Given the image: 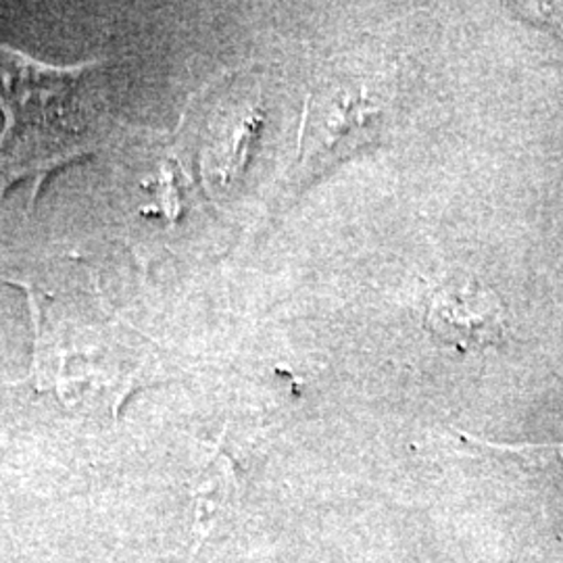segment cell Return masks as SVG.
I'll return each instance as SVG.
<instances>
[{
    "instance_id": "4",
    "label": "cell",
    "mask_w": 563,
    "mask_h": 563,
    "mask_svg": "<svg viewBox=\"0 0 563 563\" xmlns=\"http://www.w3.org/2000/svg\"><path fill=\"white\" fill-rule=\"evenodd\" d=\"M462 441H465V443L483 444L486 449H493L495 453L511 455V457H516L518 462L532 467V470L563 474V443L501 444L472 439L470 434H462Z\"/></svg>"
},
{
    "instance_id": "1",
    "label": "cell",
    "mask_w": 563,
    "mask_h": 563,
    "mask_svg": "<svg viewBox=\"0 0 563 563\" xmlns=\"http://www.w3.org/2000/svg\"><path fill=\"white\" fill-rule=\"evenodd\" d=\"M95 63L53 67L0 46V190L21 180L42 181L90 153V123L80 102L84 71Z\"/></svg>"
},
{
    "instance_id": "3",
    "label": "cell",
    "mask_w": 563,
    "mask_h": 563,
    "mask_svg": "<svg viewBox=\"0 0 563 563\" xmlns=\"http://www.w3.org/2000/svg\"><path fill=\"white\" fill-rule=\"evenodd\" d=\"M239 488L223 465L211 467L192 488V555L236 511Z\"/></svg>"
},
{
    "instance_id": "5",
    "label": "cell",
    "mask_w": 563,
    "mask_h": 563,
    "mask_svg": "<svg viewBox=\"0 0 563 563\" xmlns=\"http://www.w3.org/2000/svg\"><path fill=\"white\" fill-rule=\"evenodd\" d=\"M518 11H526L528 20L532 18L539 23H544L551 30H558L563 36V4H526V9H518Z\"/></svg>"
},
{
    "instance_id": "2",
    "label": "cell",
    "mask_w": 563,
    "mask_h": 563,
    "mask_svg": "<svg viewBox=\"0 0 563 563\" xmlns=\"http://www.w3.org/2000/svg\"><path fill=\"white\" fill-rule=\"evenodd\" d=\"M430 332L457 351H481L504 341L499 297L474 280L443 284L428 305Z\"/></svg>"
}]
</instances>
